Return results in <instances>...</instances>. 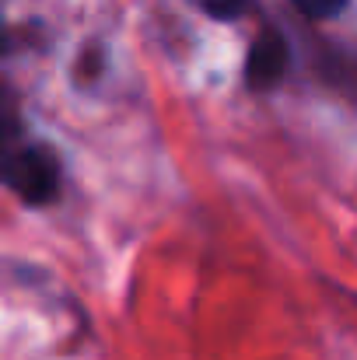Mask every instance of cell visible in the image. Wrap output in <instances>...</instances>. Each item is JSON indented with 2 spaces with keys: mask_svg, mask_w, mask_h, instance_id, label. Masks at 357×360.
<instances>
[{
  "mask_svg": "<svg viewBox=\"0 0 357 360\" xmlns=\"http://www.w3.org/2000/svg\"><path fill=\"white\" fill-rule=\"evenodd\" d=\"M249 4L252 0H200V7L211 18H218V21H235V18H242L249 11Z\"/></svg>",
  "mask_w": 357,
  "mask_h": 360,
  "instance_id": "277c9868",
  "label": "cell"
},
{
  "mask_svg": "<svg viewBox=\"0 0 357 360\" xmlns=\"http://www.w3.org/2000/svg\"><path fill=\"white\" fill-rule=\"evenodd\" d=\"M287 63H291L287 39L277 28H263L249 49V60H245V84L252 91H270L284 81Z\"/></svg>",
  "mask_w": 357,
  "mask_h": 360,
  "instance_id": "7a4b0ae2",
  "label": "cell"
},
{
  "mask_svg": "<svg viewBox=\"0 0 357 360\" xmlns=\"http://www.w3.org/2000/svg\"><path fill=\"white\" fill-rule=\"evenodd\" d=\"M347 0H294V7L305 14V18H333L344 11Z\"/></svg>",
  "mask_w": 357,
  "mask_h": 360,
  "instance_id": "5b68a950",
  "label": "cell"
},
{
  "mask_svg": "<svg viewBox=\"0 0 357 360\" xmlns=\"http://www.w3.org/2000/svg\"><path fill=\"white\" fill-rule=\"evenodd\" d=\"M4 186H11L32 207L49 203L56 196V189H60V161H56V154L49 147H42V143H28V150L18 158V165L11 168Z\"/></svg>",
  "mask_w": 357,
  "mask_h": 360,
  "instance_id": "6da1fadb",
  "label": "cell"
},
{
  "mask_svg": "<svg viewBox=\"0 0 357 360\" xmlns=\"http://www.w3.org/2000/svg\"><path fill=\"white\" fill-rule=\"evenodd\" d=\"M28 150V140H25V122L18 116V105L14 98L0 88V182H7L11 168L18 165V158Z\"/></svg>",
  "mask_w": 357,
  "mask_h": 360,
  "instance_id": "3957f363",
  "label": "cell"
}]
</instances>
